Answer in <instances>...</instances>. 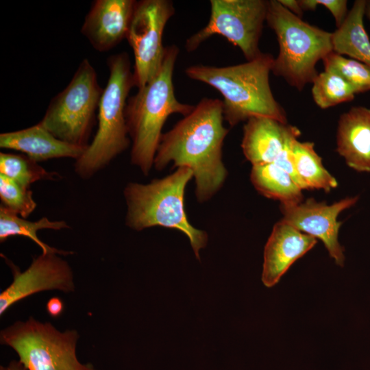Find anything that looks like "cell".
Wrapping results in <instances>:
<instances>
[{
    "mask_svg": "<svg viewBox=\"0 0 370 370\" xmlns=\"http://www.w3.org/2000/svg\"><path fill=\"white\" fill-rule=\"evenodd\" d=\"M223 120L222 101L204 98L171 130L162 134L156 151V169L162 170L172 162L173 167L192 170L199 202L214 195L227 175L222 148L229 130Z\"/></svg>",
    "mask_w": 370,
    "mask_h": 370,
    "instance_id": "cell-1",
    "label": "cell"
},
{
    "mask_svg": "<svg viewBox=\"0 0 370 370\" xmlns=\"http://www.w3.org/2000/svg\"><path fill=\"white\" fill-rule=\"evenodd\" d=\"M273 61L270 53H262L251 60L232 66H190L185 73L221 94L224 120L231 127L254 116L288 123L286 112L274 98L270 87L269 74Z\"/></svg>",
    "mask_w": 370,
    "mask_h": 370,
    "instance_id": "cell-2",
    "label": "cell"
},
{
    "mask_svg": "<svg viewBox=\"0 0 370 370\" xmlns=\"http://www.w3.org/2000/svg\"><path fill=\"white\" fill-rule=\"evenodd\" d=\"M179 54L176 45L166 47L162 64L157 75L137 92L128 98L125 119L132 142L131 163L147 175L151 169L162 134L168 117L173 114L184 116L195 106L179 101L175 95L173 75Z\"/></svg>",
    "mask_w": 370,
    "mask_h": 370,
    "instance_id": "cell-3",
    "label": "cell"
},
{
    "mask_svg": "<svg viewBox=\"0 0 370 370\" xmlns=\"http://www.w3.org/2000/svg\"><path fill=\"white\" fill-rule=\"evenodd\" d=\"M110 75L98 107V128L92 142L75 160L74 169L84 180L108 166L130 145L125 108L135 86L130 58L121 52L109 57Z\"/></svg>",
    "mask_w": 370,
    "mask_h": 370,
    "instance_id": "cell-4",
    "label": "cell"
},
{
    "mask_svg": "<svg viewBox=\"0 0 370 370\" xmlns=\"http://www.w3.org/2000/svg\"><path fill=\"white\" fill-rule=\"evenodd\" d=\"M193 177L190 169L178 167L174 173L146 184L128 183L123 190L127 208L125 223L136 231L153 226L180 230L200 260L199 251L206 246L208 234L189 223L184 209L185 188Z\"/></svg>",
    "mask_w": 370,
    "mask_h": 370,
    "instance_id": "cell-5",
    "label": "cell"
},
{
    "mask_svg": "<svg viewBox=\"0 0 370 370\" xmlns=\"http://www.w3.org/2000/svg\"><path fill=\"white\" fill-rule=\"evenodd\" d=\"M266 22L279 45L272 72L301 91L318 75L317 63L333 51L332 33L304 21L278 0L267 1Z\"/></svg>",
    "mask_w": 370,
    "mask_h": 370,
    "instance_id": "cell-6",
    "label": "cell"
},
{
    "mask_svg": "<svg viewBox=\"0 0 370 370\" xmlns=\"http://www.w3.org/2000/svg\"><path fill=\"white\" fill-rule=\"evenodd\" d=\"M79 338L76 330L62 332L33 317L0 331V343L12 349L27 370H97L91 363L78 360Z\"/></svg>",
    "mask_w": 370,
    "mask_h": 370,
    "instance_id": "cell-7",
    "label": "cell"
},
{
    "mask_svg": "<svg viewBox=\"0 0 370 370\" xmlns=\"http://www.w3.org/2000/svg\"><path fill=\"white\" fill-rule=\"evenodd\" d=\"M103 90L95 69L84 58L66 87L51 99L39 123L57 138L87 147Z\"/></svg>",
    "mask_w": 370,
    "mask_h": 370,
    "instance_id": "cell-8",
    "label": "cell"
},
{
    "mask_svg": "<svg viewBox=\"0 0 370 370\" xmlns=\"http://www.w3.org/2000/svg\"><path fill=\"white\" fill-rule=\"evenodd\" d=\"M267 1L264 0H210L207 25L188 37V52L196 50L209 38L219 35L238 47L247 61L259 56L258 43L266 21Z\"/></svg>",
    "mask_w": 370,
    "mask_h": 370,
    "instance_id": "cell-9",
    "label": "cell"
},
{
    "mask_svg": "<svg viewBox=\"0 0 370 370\" xmlns=\"http://www.w3.org/2000/svg\"><path fill=\"white\" fill-rule=\"evenodd\" d=\"M174 13L173 3L170 0L136 2L126 39L133 50V75L138 88L150 82L161 68L166 49L162 43L163 32Z\"/></svg>",
    "mask_w": 370,
    "mask_h": 370,
    "instance_id": "cell-10",
    "label": "cell"
},
{
    "mask_svg": "<svg viewBox=\"0 0 370 370\" xmlns=\"http://www.w3.org/2000/svg\"><path fill=\"white\" fill-rule=\"evenodd\" d=\"M60 255L42 252L33 258L23 271L6 259L11 267L13 280L0 293L1 316L16 303L35 293L47 291L65 293L75 291L72 269Z\"/></svg>",
    "mask_w": 370,
    "mask_h": 370,
    "instance_id": "cell-11",
    "label": "cell"
},
{
    "mask_svg": "<svg viewBox=\"0 0 370 370\" xmlns=\"http://www.w3.org/2000/svg\"><path fill=\"white\" fill-rule=\"evenodd\" d=\"M358 196L346 197L328 205L309 198L295 204H280L282 221L300 232L320 239L336 264L343 267L344 248L338 242V232L342 224L337 221L338 214L354 206Z\"/></svg>",
    "mask_w": 370,
    "mask_h": 370,
    "instance_id": "cell-12",
    "label": "cell"
},
{
    "mask_svg": "<svg viewBox=\"0 0 370 370\" xmlns=\"http://www.w3.org/2000/svg\"><path fill=\"white\" fill-rule=\"evenodd\" d=\"M136 1L96 0L81 32L98 51H109L126 38Z\"/></svg>",
    "mask_w": 370,
    "mask_h": 370,
    "instance_id": "cell-13",
    "label": "cell"
},
{
    "mask_svg": "<svg viewBox=\"0 0 370 370\" xmlns=\"http://www.w3.org/2000/svg\"><path fill=\"white\" fill-rule=\"evenodd\" d=\"M300 134L297 127L288 123L254 116L244 125L241 147L252 166L273 163Z\"/></svg>",
    "mask_w": 370,
    "mask_h": 370,
    "instance_id": "cell-14",
    "label": "cell"
},
{
    "mask_svg": "<svg viewBox=\"0 0 370 370\" xmlns=\"http://www.w3.org/2000/svg\"><path fill=\"white\" fill-rule=\"evenodd\" d=\"M317 238L306 234L280 220L276 223L266 243L262 281L272 287L289 267L310 250Z\"/></svg>",
    "mask_w": 370,
    "mask_h": 370,
    "instance_id": "cell-15",
    "label": "cell"
},
{
    "mask_svg": "<svg viewBox=\"0 0 370 370\" xmlns=\"http://www.w3.org/2000/svg\"><path fill=\"white\" fill-rule=\"evenodd\" d=\"M336 151L358 172H370V108L353 106L340 116Z\"/></svg>",
    "mask_w": 370,
    "mask_h": 370,
    "instance_id": "cell-16",
    "label": "cell"
},
{
    "mask_svg": "<svg viewBox=\"0 0 370 370\" xmlns=\"http://www.w3.org/2000/svg\"><path fill=\"white\" fill-rule=\"evenodd\" d=\"M0 147L21 151L37 162L61 158L77 160L87 148L57 138L40 123L25 129L1 133Z\"/></svg>",
    "mask_w": 370,
    "mask_h": 370,
    "instance_id": "cell-17",
    "label": "cell"
},
{
    "mask_svg": "<svg viewBox=\"0 0 370 370\" xmlns=\"http://www.w3.org/2000/svg\"><path fill=\"white\" fill-rule=\"evenodd\" d=\"M367 1L356 0L337 29L332 33L333 51L359 61L370 67V39L363 18Z\"/></svg>",
    "mask_w": 370,
    "mask_h": 370,
    "instance_id": "cell-18",
    "label": "cell"
},
{
    "mask_svg": "<svg viewBox=\"0 0 370 370\" xmlns=\"http://www.w3.org/2000/svg\"><path fill=\"white\" fill-rule=\"evenodd\" d=\"M250 179L260 194L280 204H295L303 201L301 188L275 163L252 166Z\"/></svg>",
    "mask_w": 370,
    "mask_h": 370,
    "instance_id": "cell-19",
    "label": "cell"
},
{
    "mask_svg": "<svg viewBox=\"0 0 370 370\" xmlns=\"http://www.w3.org/2000/svg\"><path fill=\"white\" fill-rule=\"evenodd\" d=\"M291 151L294 166L304 190L321 189L328 193L337 187V181L323 166L314 143L295 139L292 143Z\"/></svg>",
    "mask_w": 370,
    "mask_h": 370,
    "instance_id": "cell-20",
    "label": "cell"
},
{
    "mask_svg": "<svg viewBox=\"0 0 370 370\" xmlns=\"http://www.w3.org/2000/svg\"><path fill=\"white\" fill-rule=\"evenodd\" d=\"M64 221H51L42 217L36 221L26 220L1 205L0 206V242H5L8 238L14 236H26L33 241L42 253H58L60 255L73 254V251L57 249L42 242L37 236L40 230H60L69 228Z\"/></svg>",
    "mask_w": 370,
    "mask_h": 370,
    "instance_id": "cell-21",
    "label": "cell"
},
{
    "mask_svg": "<svg viewBox=\"0 0 370 370\" xmlns=\"http://www.w3.org/2000/svg\"><path fill=\"white\" fill-rule=\"evenodd\" d=\"M0 174L14 180L21 186H30L40 180H58L57 172L49 171L25 155L0 153Z\"/></svg>",
    "mask_w": 370,
    "mask_h": 370,
    "instance_id": "cell-22",
    "label": "cell"
},
{
    "mask_svg": "<svg viewBox=\"0 0 370 370\" xmlns=\"http://www.w3.org/2000/svg\"><path fill=\"white\" fill-rule=\"evenodd\" d=\"M353 87L338 75L324 71L312 82V95L315 103L326 109L354 99Z\"/></svg>",
    "mask_w": 370,
    "mask_h": 370,
    "instance_id": "cell-23",
    "label": "cell"
},
{
    "mask_svg": "<svg viewBox=\"0 0 370 370\" xmlns=\"http://www.w3.org/2000/svg\"><path fill=\"white\" fill-rule=\"evenodd\" d=\"M325 71L334 73L354 89L356 94L370 90V67L334 51L322 60Z\"/></svg>",
    "mask_w": 370,
    "mask_h": 370,
    "instance_id": "cell-24",
    "label": "cell"
},
{
    "mask_svg": "<svg viewBox=\"0 0 370 370\" xmlns=\"http://www.w3.org/2000/svg\"><path fill=\"white\" fill-rule=\"evenodd\" d=\"M0 199L1 206L23 218L29 217L36 208L30 188L0 174Z\"/></svg>",
    "mask_w": 370,
    "mask_h": 370,
    "instance_id": "cell-25",
    "label": "cell"
},
{
    "mask_svg": "<svg viewBox=\"0 0 370 370\" xmlns=\"http://www.w3.org/2000/svg\"><path fill=\"white\" fill-rule=\"evenodd\" d=\"M299 3L303 11L315 10L318 5L325 7L334 16L337 28L348 13L346 0H299Z\"/></svg>",
    "mask_w": 370,
    "mask_h": 370,
    "instance_id": "cell-26",
    "label": "cell"
},
{
    "mask_svg": "<svg viewBox=\"0 0 370 370\" xmlns=\"http://www.w3.org/2000/svg\"><path fill=\"white\" fill-rule=\"evenodd\" d=\"M64 308V303L58 297H51L46 304V310L53 318L59 317L62 314Z\"/></svg>",
    "mask_w": 370,
    "mask_h": 370,
    "instance_id": "cell-27",
    "label": "cell"
},
{
    "mask_svg": "<svg viewBox=\"0 0 370 370\" xmlns=\"http://www.w3.org/2000/svg\"><path fill=\"white\" fill-rule=\"evenodd\" d=\"M278 1L288 10L297 15L299 17H301L304 13L299 1L296 0H278Z\"/></svg>",
    "mask_w": 370,
    "mask_h": 370,
    "instance_id": "cell-28",
    "label": "cell"
},
{
    "mask_svg": "<svg viewBox=\"0 0 370 370\" xmlns=\"http://www.w3.org/2000/svg\"><path fill=\"white\" fill-rule=\"evenodd\" d=\"M0 370H27L24 365L19 361L11 360L7 365L1 366Z\"/></svg>",
    "mask_w": 370,
    "mask_h": 370,
    "instance_id": "cell-29",
    "label": "cell"
},
{
    "mask_svg": "<svg viewBox=\"0 0 370 370\" xmlns=\"http://www.w3.org/2000/svg\"><path fill=\"white\" fill-rule=\"evenodd\" d=\"M365 14L370 21V1H367Z\"/></svg>",
    "mask_w": 370,
    "mask_h": 370,
    "instance_id": "cell-30",
    "label": "cell"
}]
</instances>
